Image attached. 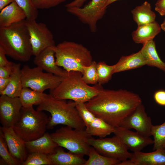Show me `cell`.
I'll return each mask as SVG.
<instances>
[{"mask_svg": "<svg viewBox=\"0 0 165 165\" xmlns=\"http://www.w3.org/2000/svg\"><path fill=\"white\" fill-rule=\"evenodd\" d=\"M130 159L135 165H165V149L150 152H133Z\"/></svg>", "mask_w": 165, "mask_h": 165, "instance_id": "obj_20", "label": "cell"}, {"mask_svg": "<svg viewBox=\"0 0 165 165\" xmlns=\"http://www.w3.org/2000/svg\"><path fill=\"white\" fill-rule=\"evenodd\" d=\"M155 10L160 15H165V0H158L155 4Z\"/></svg>", "mask_w": 165, "mask_h": 165, "instance_id": "obj_38", "label": "cell"}, {"mask_svg": "<svg viewBox=\"0 0 165 165\" xmlns=\"http://www.w3.org/2000/svg\"><path fill=\"white\" fill-rule=\"evenodd\" d=\"M82 77L80 72H70L57 87L50 90V94L58 100L86 103L104 89L98 83L93 86L88 85L83 80Z\"/></svg>", "mask_w": 165, "mask_h": 165, "instance_id": "obj_4", "label": "cell"}, {"mask_svg": "<svg viewBox=\"0 0 165 165\" xmlns=\"http://www.w3.org/2000/svg\"><path fill=\"white\" fill-rule=\"evenodd\" d=\"M14 63L0 66V78H8L13 71Z\"/></svg>", "mask_w": 165, "mask_h": 165, "instance_id": "obj_36", "label": "cell"}, {"mask_svg": "<svg viewBox=\"0 0 165 165\" xmlns=\"http://www.w3.org/2000/svg\"><path fill=\"white\" fill-rule=\"evenodd\" d=\"M146 65L140 50L128 56H122L114 64V73L135 69Z\"/></svg>", "mask_w": 165, "mask_h": 165, "instance_id": "obj_23", "label": "cell"}, {"mask_svg": "<svg viewBox=\"0 0 165 165\" xmlns=\"http://www.w3.org/2000/svg\"><path fill=\"white\" fill-rule=\"evenodd\" d=\"M0 97V121L2 127H13L19 120L22 105L18 97Z\"/></svg>", "mask_w": 165, "mask_h": 165, "instance_id": "obj_14", "label": "cell"}, {"mask_svg": "<svg viewBox=\"0 0 165 165\" xmlns=\"http://www.w3.org/2000/svg\"><path fill=\"white\" fill-rule=\"evenodd\" d=\"M22 165H53L48 155L40 152L31 153L28 155Z\"/></svg>", "mask_w": 165, "mask_h": 165, "instance_id": "obj_31", "label": "cell"}, {"mask_svg": "<svg viewBox=\"0 0 165 165\" xmlns=\"http://www.w3.org/2000/svg\"><path fill=\"white\" fill-rule=\"evenodd\" d=\"M25 144L27 150L30 153L37 152L47 155L54 153L59 146L48 132L36 139L25 142Z\"/></svg>", "mask_w": 165, "mask_h": 165, "instance_id": "obj_19", "label": "cell"}, {"mask_svg": "<svg viewBox=\"0 0 165 165\" xmlns=\"http://www.w3.org/2000/svg\"><path fill=\"white\" fill-rule=\"evenodd\" d=\"M61 147L58 146L54 153L48 155L53 165H84L86 160L83 156L66 152Z\"/></svg>", "mask_w": 165, "mask_h": 165, "instance_id": "obj_21", "label": "cell"}, {"mask_svg": "<svg viewBox=\"0 0 165 165\" xmlns=\"http://www.w3.org/2000/svg\"><path fill=\"white\" fill-rule=\"evenodd\" d=\"M151 134L153 137V150L165 149V121L160 125H153Z\"/></svg>", "mask_w": 165, "mask_h": 165, "instance_id": "obj_29", "label": "cell"}, {"mask_svg": "<svg viewBox=\"0 0 165 165\" xmlns=\"http://www.w3.org/2000/svg\"><path fill=\"white\" fill-rule=\"evenodd\" d=\"M35 7L38 9H48L54 7L66 0H32Z\"/></svg>", "mask_w": 165, "mask_h": 165, "instance_id": "obj_35", "label": "cell"}, {"mask_svg": "<svg viewBox=\"0 0 165 165\" xmlns=\"http://www.w3.org/2000/svg\"><path fill=\"white\" fill-rule=\"evenodd\" d=\"M118 165H135V164L129 159L120 161Z\"/></svg>", "mask_w": 165, "mask_h": 165, "instance_id": "obj_43", "label": "cell"}, {"mask_svg": "<svg viewBox=\"0 0 165 165\" xmlns=\"http://www.w3.org/2000/svg\"><path fill=\"white\" fill-rule=\"evenodd\" d=\"M35 20H26L32 54L35 56L46 49L56 46L53 34L46 25L42 23H37Z\"/></svg>", "mask_w": 165, "mask_h": 165, "instance_id": "obj_11", "label": "cell"}, {"mask_svg": "<svg viewBox=\"0 0 165 165\" xmlns=\"http://www.w3.org/2000/svg\"><path fill=\"white\" fill-rule=\"evenodd\" d=\"M46 94L43 92L37 91L28 87H23L19 97L22 107L28 108L35 105L39 104L44 99Z\"/></svg>", "mask_w": 165, "mask_h": 165, "instance_id": "obj_27", "label": "cell"}, {"mask_svg": "<svg viewBox=\"0 0 165 165\" xmlns=\"http://www.w3.org/2000/svg\"><path fill=\"white\" fill-rule=\"evenodd\" d=\"M97 70L98 75V83L102 85L108 83L114 74V65L107 64L104 61L97 63Z\"/></svg>", "mask_w": 165, "mask_h": 165, "instance_id": "obj_30", "label": "cell"}, {"mask_svg": "<svg viewBox=\"0 0 165 165\" xmlns=\"http://www.w3.org/2000/svg\"><path fill=\"white\" fill-rule=\"evenodd\" d=\"M8 78H0V92L4 91L7 87L10 81Z\"/></svg>", "mask_w": 165, "mask_h": 165, "instance_id": "obj_41", "label": "cell"}, {"mask_svg": "<svg viewBox=\"0 0 165 165\" xmlns=\"http://www.w3.org/2000/svg\"><path fill=\"white\" fill-rule=\"evenodd\" d=\"M56 64L68 72H83V67L93 61L90 52L82 44L64 41L54 47Z\"/></svg>", "mask_w": 165, "mask_h": 165, "instance_id": "obj_5", "label": "cell"}, {"mask_svg": "<svg viewBox=\"0 0 165 165\" xmlns=\"http://www.w3.org/2000/svg\"><path fill=\"white\" fill-rule=\"evenodd\" d=\"M9 150L21 165L28 155L25 141L15 132L13 127H0Z\"/></svg>", "mask_w": 165, "mask_h": 165, "instance_id": "obj_16", "label": "cell"}, {"mask_svg": "<svg viewBox=\"0 0 165 165\" xmlns=\"http://www.w3.org/2000/svg\"><path fill=\"white\" fill-rule=\"evenodd\" d=\"M133 19L138 26L148 24L155 21L156 15L152 10L150 4L145 1L131 11Z\"/></svg>", "mask_w": 165, "mask_h": 165, "instance_id": "obj_26", "label": "cell"}, {"mask_svg": "<svg viewBox=\"0 0 165 165\" xmlns=\"http://www.w3.org/2000/svg\"><path fill=\"white\" fill-rule=\"evenodd\" d=\"M18 5L24 11L26 20H36L38 16L37 9L34 5L32 0H15Z\"/></svg>", "mask_w": 165, "mask_h": 165, "instance_id": "obj_34", "label": "cell"}, {"mask_svg": "<svg viewBox=\"0 0 165 165\" xmlns=\"http://www.w3.org/2000/svg\"><path fill=\"white\" fill-rule=\"evenodd\" d=\"M117 0H108L106 4L107 6H108L110 4Z\"/></svg>", "mask_w": 165, "mask_h": 165, "instance_id": "obj_45", "label": "cell"}, {"mask_svg": "<svg viewBox=\"0 0 165 165\" xmlns=\"http://www.w3.org/2000/svg\"><path fill=\"white\" fill-rule=\"evenodd\" d=\"M113 133L120 139L128 150L133 152L141 151L145 147L153 143V140L150 137L120 126L114 127Z\"/></svg>", "mask_w": 165, "mask_h": 165, "instance_id": "obj_15", "label": "cell"}, {"mask_svg": "<svg viewBox=\"0 0 165 165\" xmlns=\"http://www.w3.org/2000/svg\"><path fill=\"white\" fill-rule=\"evenodd\" d=\"M58 100L51 95L46 94L43 101L38 105L37 109L46 111L51 114L49 117L47 129H53L59 124L74 128L84 129L85 124L76 107L75 101Z\"/></svg>", "mask_w": 165, "mask_h": 165, "instance_id": "obj_3", "label": "cell"}, {"mask_svg": "<svg viewBox=\"0 0 165 165\" xmlns=\"http://www.w3.org/2000/svg\"><path fill=\"white\" fill-rule=\"evenodd\" d=\"M14 1L15 0H0V10Z\"/></svg>", "mask_w": 165, "mask_h": 165, "instance_id": "obj_42", "label": "cell"}, {"mask_svg": "<svg viewBox=\"0 0 165 165\" xmlns=\"http://www.w3.org/2000/svg\"><path fill=\"white\" fill-rule=\"evenodd\" d=\"M88 156V159L84 165H118L121 161L100 154L92 146Z\"/></svg>", "mask_w": 165, "mask_h": 165, "instance_id": "obj_28", "label": "cell"}, {"mask_svg": "<svg viewBox=\"0 0 165 165\" xmlns=\"http://www.w3.org/2000/svg\"><path fill=\"white\" fill-rule=\"evenodd\" d=\"M0 156L3 160L9 165H19L21 163L10 153L2 132L0 130Z\"/></svg>", "mask_w": 165, "mask_h": 165, "instance_id": "obj_33", "label": "cell"}, {"mask_svg": "<svg viewBox=\"0 0 165 165\" xmlns=\"http://www.w3.org/2000/svg\"><path fill=\"white\" fill-rule=\"evenodd\" d=\"M26 20L8 27H0V46L6 55L21 62L28 61L33 55Z\"/></svg>", "mask_w": 165, "mask_h": 165, "instance_id": "obj_2", "label": "cell"}, {"mask_svg": "<svg viewBox=\"0 0 165 165\" xmlns=\"http://www.w3.org/2000/svg\"><path fill=\"white\" fill-rule=\"evenodd\" d=\"M108 0H91L83 7L66 8L67 11L76 17L83 23L87 25L91 31L95 32L97 23L105 14Z\"/></svg>", "mask_w": 165, "mask_h": 165, "instance_id": "obj_9", "label": "cell"}, {"mask_svg": "<svg viewBox=\"0 0 165 165\" xmlns=\"http://www.w3.org/2000/svg\"><path fill=\"white\" fill-rule=\"evenodd\" d=\"M89 143L100 154L121 161L129 159L132 156V153L128 152L121 140L116 135L111 138L97 139L92 136Z\"/></svg>", "mask_w": 165, "mask_h": 165, "instance_id": "obj_10", "label": "cell"}, {"mask_svg": "<svg viewBox=\"0 0 165 165\" xmlns=\"http://www.w3.org/2000/svg\"><path fill=\"white\" fill-rule=\"evenodd\" d=\"M48 116L33 106L22 107L20 118L13 127L16 134L25 142L36 139L46 132Z\"/></svg>", "mask_w": 165, "mask_h": 165, "instance_id": "obj_6", "label": "cell"}, {"mask_svg": "<svg viewBox=\"0 0 165 165\" xmlns=\"http://www.w3.org/2000/svg\"><path fill=\"white\" fill-rule=\"evenodd\" d=\"M50 134L59 146L74 154L83 156L88 155L91 147L89 140L92 136L85 129H75L65 126Z\"/></svg>", "mask_w": 165, "mask_h": 165, "instance_id": "obj_7", "label": "cell"}, {"mask_svg": "<svg viewBox=\"0 0 165 165\" xmlns=\"http://www.w3.org/2000/svg\"><path fill=\"white\" fill-rule=\"evenodd\" d=\"M76 107L85 126V130L91 136L104 138L113 133L114 127L96 116L86 107L85 103L76 102Z\"/></svg>", "mask_w": 165, "mask_h": 165, "instance_id": "obj_12", "label": "cell"}, {"mask_svg": "<svg viewBox=\"0 0 165 165\" xmlns=\"http://www.w3.org/2000/svg\"><path fill=\"white\" fill-rule=\"evenodd\" d=\"M0 13V27H6L26 19L24 11L15 1L6 6Z\"/></svg>", "mask_w": 165, "mask_h": 165, "instance_id": "obj_18", "label": "cell"}, {"mask_svg": "<svg viewBox=\"0 0 165 165\" xmlns=\"http://www.w3.org/2000/svg\"><path fill=\"white\" fill-rule=\"evenodd\" d=\"M152 125L151 119L147 116L141 103L123 120L119 126L129 129H134L141 135L150 137Z\"/></svg>", "mask_w": 165, "mask_h": 165, "instance_id": "obj_13", "label": "cell"}, {"mask_svg": "<svg viewBox=\"0 0 165 165\" xmlns=\"http://www.w3.org/2000/svg\"><path fill=\"white\" fill-rule=\"evenodd\" d=\"M160 25L156 21L138 26L137 29L132 33L134 42L143 44L146 42L153 40L161 31Z\"/></svg>", "mask_w": 165, "mask_h": 165, "instance_id": "obj_22", "label": "cell"}, {"mask_svg": "<svg viewBox=\"0 0 165 165\" xmlns=\"http://www.w3.org/2000/svg\"><path fill=\"white\" fill-rule=\"evenodd\" d=\"M138 94L125 90L103 89L85 103L87 108L96 116L115 127L140 104Z\"/></svg>", "mask_w": 165, "mask_h": 165, "instance_id": "obj_1", "label": "cell"}, {"mask_svg": "<svg viewBox=\"0 0 165 165\" xmlns=\"http://www.w3.org/2000/svg\"><path fill=\"white\" fill-rule=\"evenodd\" d=\"M43 70L38 66L31 68L24 65L21 70L23 87L43 93L47 89L55 88L65 78Z\"/></svg>", "mask_w": 165, "mask_h": 165, "instance_id": "obj_8", "label": "cell"}, {"mask_svg": "<svg viewBox=\"0 0 165 165\" xmlns=\"http://www.w3.org/2000/svg\"><path fill=\"white\" fill-rule=\"evenodd\" d=\"M140 51L145 61L146 65L156 67L165 72V62L159 57L153 40L143 44Z\"/></svg>", "mask_w": 165, "mask_h": 165, "instance_id": "obj_24", "label": "cell"}, {"mask_svg": "<svg viewBox=\"0 0 165 165\" xmlns=\"http://www.w3.org/2000/svg\"><path fill=\"white\" fill-rule=\"evenodd\" d=\"M161 29L165 31V17L164 19L160 25Z\"/></svg>", "mask_w": 165, "mask_h": 165, "instance_id": "obj_44", "label": "cell"}, {"mask_svg": "<svg viewBox=\"0 0 165 165\" xmlns=\"http://www.w3.org/2000/svg\"><path fill=\"white\" fill-rule=\"evenodd\" d=\"M97 63L93 61L88 66L83 67L82 78L87 84L95 85L98 83V75L97 70Z\"/></svg>", "mask_w": 165, "mask_h": 165, "instance_id": "obj_32", "label": "cell"}, {"mask_svg": "<svg viewBox=\"0 0 165 165\" xmlns=\"http://www.w3.org/2000/svg\"><path fill=\"white\" fill-rule=\"evenodd\" d=\"M20 63H14L13 71L10 76L9 83L6 88L0 92L11 97H19L23 87L21 76Z\"/></svg>", "mask_w": 165, "mask_h": 165, "instance_id": "obj_25", "label": "cell"}, {"mask_svg": "<svg viewBox=\"0 0 165 165\" xmlns=\"http://www.w3.org/2000/svg\"><path fill=\"white\" fill-rule=\"evenodd\" d=\"M6 55L4 49L0 46V66L10 64L13 63L8 60Z\"/></svg>", "mask_w": 165, "mask_h": 165, "instance_id": "obj_39", "label": "cell"}, {"mask_svg": "<svg viewBox=\"0 0 165 165\" xmlns=\"http://www.w3.org/2000/svg\"><path fill=\"white\" fill-rule=\"evenodd\" d=\"M54 47H48L35 56L34 63L47 72L65 78L69 75L70 72L63 69L56 64Z\"/></svg>", "mask_w": 165, "mask_h": 165, "instance_id": "obj_17", "label": "cell"}, {"mask_svg": "<svg viewBox=\"0 0 165 165\" xmlns=\"http://www.w3.org/2000/svg\"><path fill=\"white\" fill-rule=\"evenodd\" d=\"M154 98L158 104L165 106V90H160L156 92L154 95Z\"/></svg>", "mask_w": 165, "mask_h": 165, "instance_id": "obj_37", "label": "cell"}, {"mask_svg": "<svg viewBox=\"0 0 165 165\" xmlns=\"http://www.w3.org/2000/svg\"><path fill=\"white\" fill-rule=\"evenodd\" d=\"M87 0H74L65 5L66 8L74 7H81Z\"/></svg>", "mask_w": 165, "mask_h": 165, "instance_id": "obj_40", "label": "cell"}]
</instances>
